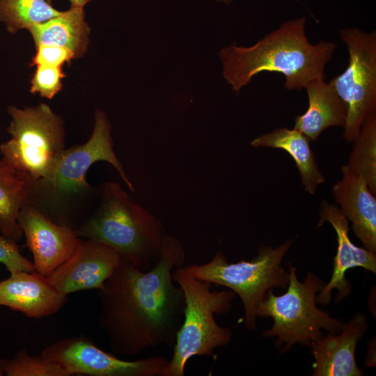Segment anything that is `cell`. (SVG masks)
Masks as SVG:
<instances>
[{
    "label": "cell",
    "mask_w": 376,
    "mask_h": 376,
    "mask_svg": "<svg viewBox=\"0 0 376 376\" xmlns=\"http://www.w3.org/2000/svg\"><path fill=\"white\" fill-rule=\"evenodd\" d=\"M186 258L182 242L166 235L156 265L141 271L132 263H120L96 290L100 301L99 325L111 351L136 356L148 348L173 347L184 318L182 288L174 284L173 271Z\"/></svg>",
    "instance_id": "6da1fadb"
},
{
    "label": "cell",
    "mask_w": 376,
    "mask_h": 376,
    "mask_svg": "<svg viewBox=\"0 0 376 376\" xmlns=\"http://www.w3.org/2000/svg\"><path fill=\"white\" fill-rule=\"evenodd\" d=\"M306 24L304 16L288 19L252 46L233 43L222 48V72L233 91L239 93L263 72L281 74L287 90L299 91L311 80L324 79L325 67L337 46L325 40L312 44L306 33Z\"/></svg>",
    "instance_id": "7a4b0ae2"
},
{
    "label": "cell",
    "mask_w": 376,
    "mask_h": 376,
    "mask_svg": "<svg viewBox=\"0 0 376 376\" xmlns=\"http://www.w3.org/2000/svg\"><path fill=\"white\" fill-rule=\"evenodd\" d=\"M97 209L75 230L79 237L105 244L141 271L158 262L167 235L162 222L117 182L101 187Z\"/></svg>",
    "instance_id": "3957f363"
},
{
    "label": "cell",
    "mask_w": 376,
    "mask_h": 376,
    "mask_svg": "<svg viewBox=\"0 0 376 376\" xmlns=\"http://www.w3.org/2000/svg\"><path fill=\"white\" fill-rule=\"evenodd\" d=\"M172 278L184 292V318L177 334L171 360L162 376H183L188 361L195 356H212L214 350L226 346L233 333L219 326L214 315L228 313L235 293L212 290V284L191 276L184 266L175 269Z\"/></svg>",
    "instance_id": "277c9868"
},
{
    "label": "cell",
    "mask_w": 376,
    "mask_h": 376,
    "mask_svg": "<svg viewBox=\"0 0 376 376\" xmlns=\"http://www.w3.org/2000/svg\"><path fill=\"white\" fill-rule=\"evenodd\" d=\"M288 265L289 281L286 292L276 295L273 289L269 290L256 311L257 318L273 320L272 327L263 331L262 336L276 337L277 347L285 344L281 353L290 350L295 344L310 346L322 336V329L330 334H338L344 324L316 305L318 293L326 283L313 272H308L301 282L297 276L296 268L290 263Z\"/></svg>",
    "instance_id": "5b68a950"
},
{
    "label": "cell",
    "mask_w": 376,
    "mask_h": 376,
    "mask_svg": "<svg viewBox=\"0 0 376 376\" xmlns=\"http://www.w3.org/2000/svg\"><path fill=\"white\" fill-rule=\"evenodd\" d=\"M10 139L0 146L1 159L33 187H46L65 150L61 117L45 104L24 109L10 106Z\"/></svg>",
    "instance_id": "8992f818"
},
{
    "label": "cell",
    "mask_w": 376,
    "mask_h": 376,
    "mask_svg": "<svg viewBox=\"0 0 376 376\" xmlns=\"http://www.w3.org/2000/svg\"><path fill=\"white\" fill-rule=\"evenodd\" d=\"M295 240L289 239L273 248L262 244L257 256L251 260L229 263L219 250L208 263L184 266L192 276L228 288L241 299L244 306V324L251 331L257 329L256 311L269 290L286 289L289 276L281 266L282 260Z\"/></svg>",
    "instance_id": "52a82bcc"
},
{
    "label": "cell",
    "mask_w": 376,
    "mask_h": 376,
    "mask_svg": "<svg viewBox=\"0 0 376 376\" xmlns=\"http://www.w3.org/2000/svg\"><path fill=\"white\" fill-rule=\"evenodd\" d=\"M339 33L348 51V65L329 83L346 105L342 136L352 143L366 118L376 112V31L344 28Z\"/></svg>",
    "instance_id": "ba28073f"
},
{
    "label": "cell",
    "mask_w": 376,
    "mask_h": 376,
    "mask_svg": "<svg viewBox=\"0 0 376 376\" xmlns=\"http://www.w3.org/2000/svg\"><path fill=\"white\" fill-rule=\"evenodd\" d=\"M40 354L59 364L70 376H162L169 361L162 356L123 360L84 334L60 339L47 345Z\"/></svg>",
    "instance_id": "9c48e42d"
},
{
    "label": "cell",
    "mask_w": 376,
    "mask_h": 376,
    "mask_svg": "<svg viewBox=\"0 0 376 376\" xmlns=\"http://www.w3.org/2000/svg\"><path fill=\"white\" fill-rule=\"evenodd\" d=\"M111 125L105 113L96 110L95 125L84 144L65 149L52 179L46 187L63 194H77L89 188L86 172L96 162L109 163L132 192L135 187L113 150Z\"/></svg>",
    "instance_id": "30bf717a"
},
{
    "label": "cell",
    "mask_w": 376,
    "mask_h": 376,
    "mask_svg": "<svg viewBox=\"0 0 376 376\" xmlns=\"http://www.w3.org/2000/svg\"><path fill=\"white\" fill-rule=\"evenodd\" d=\"M18 223L36 271L47 277L70 256L81 240L73 228L54 222L31 202L20 210Z\"/></svg>",
    "instance_id": "8fae6325"
},
{
    "label": "cell",
    "mask_w": 376,
    "mask_h": 376,
    "mask_svg": "<svg viewBox=\"0 0 376 376\" xmlns=\"http://www.w3.org/2000/svg\"><path fill=\"white\" fill-rule=\"evenodd\" d=\"M121 262L111 246L93 240H81L70 256L48 278L63 294L100 289Z\"/></svg>",
    "instance_id": "7c38bea8"
},
{
    "label": "cell",
    "mask_w": 376,
    "mask_h": 376,
    "mask_svg": "<svg viewBox=\"0 0 376 376\" xmlns=\"http://www.w3.org/2000/svg\"><path fill=\"white\" fill-rule=\"evenodd\" d=\"M329 223L336 233L337 250L334 258L333 271L330 281L318 294L317 304L325 306L331 301V291L338 290L336 303L350 295L352 285L345 278L346 272L354 267H362L376 273V253L353 244L349 237L350 226L347 219L339 207L323 199L320 203V220L318 226Z\"/></svg>",
    "instance_id": "4fadbf2b"
},
{
    "label": "cell",
    "mask_w": 376,
    "mask_h": 376,
    "mask_svg": "<svg viewBox=\"0 0 376 376\" xmlns=\"http://www.w3.org/2000/svg\"><path fill=\"white\" fill-rule=\"evenodd\" d=\"M67 296L48 277L36 271L10 274L0 281V306L29 318H42L56 313L66 304Z\"/></svg>",
    "instance_id": "5bb4252c"
},
{
    "label": "cell",
    "mask_w": 376,
    "mask_h": 376,
    "mask_svg": "<svg viewBox=\"0 0 376 376\" xmlns=\"http://www.w3.org/2000/svg\"><path fill=\"white\" fill-rule=\"evenodd\" d=\"M366 317L357 313L338 334L328 333L313 341V376H361L363 372L355 359L357 343L368 330Z\"/></svg>",
    "instance_id": "9a60e30c"
},
{
    "label": "cell",
    "mask_w": 376,
    "mask_h": 376,
    "mask_svg": "<svg viewBox=\"0 0 376 376\" xmlns=\"http://www.w3.org/2000/svg\"><path fill=\"white\" fill-rule=\"evenodd\" d=\"M340 170L343 176L331 189L334 201L364 248L376 253L375 195L366 180L347 165Z\"/></svg>",
    "instance_id": "2e32d148"
},
{
    "label": "cell",
    "mask_w": 376,
    "mask_h": 376,
    "mask_svg": "<svg viewBox=\"0 0 376 376\" xmlns=\"http://www.w3.org/2000/svg\"><path fill=\"white\" fill-rule=\"evenodd\" d=\"M308 107L306 112L295 118V129L311 141H317L326 129L344 127L347 120V107L335 89L324 79L309 81L305 88Z\"/></svg>",
    "instance_id": "e0dca14e"
},
{
    "label": "cell",
    "mask_w": 376,
    "mask_h": 376,
    "mask_svg": "<svg viewBox=\"0 0 376 376\" xmlns=\"http://www.w3.org/2000/svg\"><path fill=\"white\" fill-rule=\"evenodd\" d=\"M311 141L295 128L279 127L254 138L250 144L253 148H272L286 151L297 166L304 189L314 194L318 186L324 182L325 177L319 169Z\"/></svg>",
    "instance_id": "ac0fdd59"
},
{
    "label": "cell",
    "mask_w": 376,
    "mask_h": 376,
    "mask_svg": "<svg viewBox=\"0 0 376 376\" xmlns=\"http://www.w3.org/2000/svg\"><path fill=\"white\" fill-rule=\"evenodd\" d=\"M36 44L54 45L70 50L75 58L83 56L88 43L89 27L83 8H70L60 15L29 29Z\"/></svg>",
    "instance_id": "d6986e66"
},
{
    "label": "cell",
    "mask_w": 376,
    "mask_h": 376,
    "mask_svg": "<svg viewBox=\"0 0 376 376\" xmlns=\"http://www.w3.org/2000/svg\"><path fill=\"white\" fill-rule=\"evenodd\" d=\"M32 185L4 160H0V233L17 242L23 237L18 223L22 208L31 202Z\"/></svg>",
    "instance_id": "ffe728a7"
},
{
    "label": "cell",
    "mask_w": 376,
    "mask_h": 376,
    "mask_svg": "<svg viewBox=\"0 0 376 376\" xmlns=\"http://www.w3.org/2000/svg\"><path fill=\"white\" fill-rule=\"evenodd\" d=\"M352 143L346 165L366 180L370 191L376 196V112L366 118Z\"/></svg>",
    "instance_id": "44dd1931"
},
{
    "label": "cell",
    "mask_w": 376,
    "mask_h": 376,
    "mask_svg": "<svg viewBox=\"0 0 376 376\" xmlns=\"http://www.w3.org/2000/svg\"><path fill=\"white\" fill-rule=\"evenodd\" d=\"M62 13L47 0H0V21L11 33L22 29H28Z\"/></svg>",
    "instance_id": "7402d4cb"
},
{
    "label": "cell",
    "mask_w": 376,
    "mask_h": 376,
    "mask_svg": "<svg viewBox=\"0 0 376 376\" xmlns=\"http://www.w3.org/2000/svg\"><path fill=\"white\" fill-rule=\"evenodd\" d=\"M0 370L6 376H70L59 364L41 354L31 355L25 350L10 359H1Z\"/></svg>",
    "instance_id": "603a6c76"
},
{
    "label": "cell",
    "mask_w": 376,
    "mask_h": 376,
    "mask_svg": "<svg viewBox=\"0 0 376 376\" xmlns=\"http://www.w3.org/2000/svg\"><path fill=\"white\" fill-rule=\"evenodd\" d=\"M65 76L59 66L38 65L31 80V92L38 93L52 99L62 88L61 79Z\"/></svg>",
    "instance_id": "cb8c5ba5"
},
{
    "label": "cell",
    "mask_w": 376,
    "mask_h": 376,
    "mask_svg": "<svg viewBox=\"0 0 376 376\" xmlns=\"http://www.w3.org/2000/svg\"><path fill=\"white\" fill-rule=\"evenodd\" d=\"M0 263L4 265L10 274L36 271L33 263L20 253L17 242L7 238L1 233Z\"/></svg>",
    "instance_id": "d4e9b609"
},
{
    "label": "cell",
    "mask_w": 376,
    "mask_h": 376,
    "mask_svg": "<svg viewBox=\"0 0 376 376\" xmlns=\"http://www.w3.org/2000/svg\"><path fill=\"white\" fill-rule=\"evenodd\" d=\"M37 52L31 65H45L61 67L65 62L69 63L75 58L68 49L54 45H40L36 47Z\"/></svg>",
    "instance_id": "484cf974"
},
{
    "label": "cell",
    "mask_w": 376,
    "mask_h": 376,
    "mask_svg": "<svg viewBox=\"0 0 376 376\" xmlns=\"http://www.w3.org/2000/svg\"><path fill=\"white\" fill-rule=\"evenodd\" d=\"M71 3L70 8H83L88 2L91 0H69Z\"/></svg>",
    "instance_id": "4316f807"
},
{
    "label": "cell",
    "mask_w": 376,
    "mask_h": 376,
    "mask_svg": "<svg viewBox=\"0 0 376 376\" xmlns=\"http://www.w3.org/2000/svg\"><path fill=\"white\" fill-rule=\"evenodd\" d=\"M217 1H219V2H222V3H231L233 0H216Z\"/></svg>",
    "instance_id": "83f0119b"
},
{
    "label": "cell",
    "mask_w": 376,
    "mask_h": 376,
    "mask_svg": "<svg viewBox=\"0 0 376 376\" xmlns=\"http://www.w3.org/2000/svg\"><path fill=\"white\" fill-rule=\"evenodd\" d=\"M2 375H3V373H2L1 372V370H0V376H2Z\"/></svg>",
    "instance_id": "f1b7e54d"
},
{
    "label": "cell",
    "mask_w": 376,
    "mask_h": 376,
    "mask_svg": "<svg viewBox=\"0 0 376 376\" xmlns=\"http://www.w3.org/2000/svg\"><path fill=\"white\" fill-rule=\"evenodd\" d=\"M49 3H52V0H47Z\"/></svg>",
    "instance_id": "f546056e"
}]
</instances>
